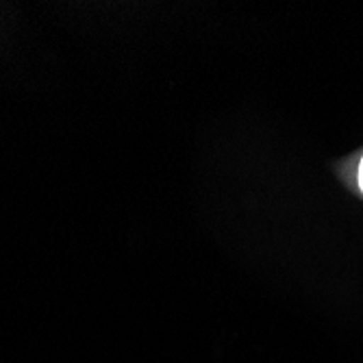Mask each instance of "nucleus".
<instances>
[{
  "label": "nucleus",
  "mask_w": 363,
  "mask_h": 363,
  "mask_svg": "<svg viewBox=\"0 0 363 363\" xmlns=\"http://www.w3.org/2000/svg\"><path fill=\"white\" fill-rule=\"evenodd\" d=\"M359 187L363 191V159H361V166H359Z\"/></svg>",
  "instance_id": "f257e3e1"
}]
</instances>
